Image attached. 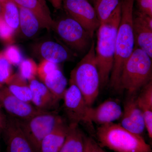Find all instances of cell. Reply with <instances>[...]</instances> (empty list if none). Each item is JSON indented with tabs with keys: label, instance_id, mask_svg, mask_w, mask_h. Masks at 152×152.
Here are the masks:
<instances>
[{
	"label": "cell",
	"instance_id": "obj_25",
	"mask_svg": "<svg viewBox=\"0 0 152 152\" xmlns=\"http://www.w3.org/2000/svg\"><path fill=\"white\" fill-rule=\"evenodd\" d=\"M121 2V0H96L94 7L100 24L106 22Z\"/></svg>",
	"mask_w": 152,
	"mask_h": 152
},
{
	"label": "cell",
	"instance_id": "obj_10",
	"mask_svg": "<svg viewBox=\"0 0 152 152\" xmlns=\"http://www.w3.org/2000/svg\"><path fill=\"white\" fill-rule=\"evenodd\" d=\"M0 107L2 108L12 118L27 120L44 111L40 110L31 103L26 102L14 96L7 87L0 88Z\"/></svg>",
	"mask_w": 152,
	"mask_h": 152
},
{
	"label": "cell",
	"instance_id": "obj_6",
	"mask_svg": "<svg viewBox=\"0 0 152 152\" xmlns=\"http://www.w3.org/2000/svg\"><path fill=\"white\" fill-rule=\"evenodd\" d=\"M17 120L36 152L39 151L40 145L44 138L66 122L53 111H42L27 120Z\"/></svg>",
	"mask_w": 152,
	"mask_h": 152
},
{
	"label": "cell",
	"instance_id": "obj_27",
	"mask_svg": "<svg viewBox=\"0 0 152 152\" xmlns=\"http://www.w3.org/2000/svg\"><path fill=\"white\" fill-rule=\"evenodd\" d=\"M12 65L7 59L3 52L0 53V88L7 84L13 75Z\"/></svg>",
	"mask_w": 152,
	"mask_h": 152
},
{
	"label": "cell",
	"instance_id": "obj_21",
	"mask_svg": "<svg viewBox=\"0 0 152 152\" xmlns=\"http://www.w3.org/2000/svg\"><path fill=\"white\" fill-rule=\"evenodd\" d=\"M6 84L15 96L26 102L31 103V92L29 84L19 73L13 74Z\"/></svg>",
	"mask_w": 152,
	"mask_h": 152
},
{
	"label": "cell",
	"instance_id": "obj_30",
	"mask_svg": "<svg viewBox=\"0 0 152 152\" xmlns=\"http://www.w3.org/2000/svg\"><path fill=\"white\" fill-rule=\"evenodd\" d=\"M14 33L15 31L6 23L2 14H0V39L6 43H12Z\"/></svg>",
	"mask_w": 152,
	"mask_h": 152
},
{
	"label": "cell",
	"instance_id": "obj_20",
	"mask_svg": "<svg viewBox=\"0 0 152 152\" xmlns=\"http://www.w3.org/2000/svg\"><path fill=\"white\" fill-rule=\"evenodd\" d=\"M137 102L142 113L145 129L150 139L152 138V88L146 87L137 94Z\"/></svg>",
	"mask_w": 152,
	"mask_h": 152
},
{
	"label": "cell",
	"instance_id": "obj_35",
	"mask_svg": "<svg viewBox=\"0 0 152 152\" xmlns=\"http://www.w3.org/2000/svg\"><path fill=\"white\" fill-rule=\"evenodd\" d=\"M39 1H40V2L44 6V7H45L46 8H48V5H47V3L46 2L45 0H39Z\"/></svg>",
	"mask_w": 152,
	"mask_h": 152
},
{
	"label": "cell",
	"instance_id": "obj_36",
	"mask_svg": "<svg viewBox=\"0 0 152 152\" xmlns=\"http://www.w3.org/2000/svg\"><path fill=\"white\" fill-rule=\"evenodd\" d=\"M90 2V3H91V4H94L95 1H96V0H88Z\"/></svg>",
	"mask_w": 152,
	"mask_h": 152
},
{
	"label": "cell",
	"instance_id": "obj_22",
	"mask_svg": "<svg viewBox=\"0 0 152 152\" xmlns=\"http://www.w3.org/2000/svg\"><path fill=\"white\" fill-rule=\"evenodd\" d=\"M84 136L79 126H69L65 140L59 152H83Z\"/></svg>",
	"mask_w": 152,
	"mask_h": 152
},
{
	"label": "cell",
	"instance_id": "obj_26",
	"mask_svg": "<svg viewBox=\"0 0 152 152\" xmlns=\"http://www.w3.org/2000/svg\"><path fill=\"white\" fill-rule=\"evenodd\" d=\"M19 75L28 81L36 78L37 75L38 65L32 59H25L19 65Z\"/></svg>",
	"mask_w": 152,
	"mask_h": 152
},
{
	"label": "cell",
	"instance_id": "obj_24",
	"mask_svg": "<svg viewBox=\"0 0 152 152\" xmlns=\"http://www.w3.org/2000/svg\"><path fill=\"white\" fill-rule=\"evenodd\" d=\"M1 4L3 18L7 24L15 31L19 28L20 25L18 7L13 0H8Z\"/></svg>",
	"mask_w": 152,
	"mask_h": 152
},
{
	"label": "cell",
	"instance_id": "obj_7",
	"mask_svg": "<svg viewBox=\"0 0 152 152\" xmlns=\"http://www.w3.org/2000/svg\"><path fill=\"white\" fill-rule=\"evenodd\" d=\"M52 29L74 53H85L91 46L93 37L81 25L68 16L54 20Z\"/></svg>",
	"mask_w": 152,
	"mask_h": 152
},
{
	"label": "cell",
	"instance_id": "obj_2",
	"mask_svg": "<svg viewBox=\"0 0 152 152\" xmlns=\"http://www.w3.org/2000/svg\"><path fill=\"white\" fill-rule=\"evenodd\" d=\"M121 2L106 22L98 28L97 42L95 47V58L100 86L110 81L113 66L117 31L121 20Z\"/></svg>",
	"mask_w": 152,
	"mask_h": 152
},
{
	"label": "cell",
	"instance_id": "obj_14",
	"mask_svg": "<svg viewBox=\"0 0 152 152\" xmlns=\"http://www.w3.org/2000/svg\"><path fill=\"white\" fill-rule=\"evenodd\" d=\"M137 94L129 95L125 100L120 124L128 131L142 136L145 126L142 113L137 103Z\"/></svg>",
	"mask_w": 152,
	"mask_h": 152
},
{
	"label": "cell",
	"instance_id": "obj_1",
	"mask_svg": "<svg viewBox=\"0 0 152 152\" xmlns=\"http://www.w3.org/2000/svg\"><path fill=\"white\" fill-rule=\"evenodd\" d=\"M135 0H121V20L117 31L113 66L110 81L114 89L119 91L123 67L135 48L132 21Z\"/></svg>",
	"mask_w": 152,
	"mask_h": 152
},
{
	"label": "cell",
	"instance_id": "obj_23",
	"mask_svg": "<svg viewBox=\"0 0 152 152\" xmlns=\"http://www.w3.org/2000/svg\"><path fill=\"white\" fill-rule=\"evenodd\" d=\"M18 7L20 13L19 28L26 37H32L41 28L39 22L31 12L23 7Z\"/></svg>",
	"mask_w": 152,
	"mask_h": 152
},
{
	"label": "cell",
	"instance_id": "obj_9",
	"mask_svg": "<svg viewBox=\"0 0 152 152\" xmlns=\"http://www.w3.org/2000/svg\"><path fill=\"white\" fill-rule=\"evenodd\" d=\"M70 86L64 94V108L69 121V126H79L85 122L86 115L87 105L83 95L76 85L69 83Z\"/></svg>",
	"mask_w": 152,
	"mask_h": 152
},
{
	"label": "cell",
	"instance_id": "obj_4",
	"mask_svg": "<svg viewBox=\"0 0 152 152\" xmlns=\"http://www.w3.org/2000/svg\"><path fill=\"white\" fill-rule=\"evenodd\" d=\"M152 58L142 49L135 47L123 67L120 78L119 91L135 94L152 81Z\"/></svg>",
	"mask_w": 152,
	"mask_h": 152
},
{
	"label": "cell",
	"instance_id": "obj_15",
	"mask_svg": "<svg viewBox=\"0 0 152 152\" xmlns=\"http://www.w3.org/2000/svg\"><path fill=\"white\" fill-rule=\"evenodd\" d=\"M37 52L43 60L59 64L73 59L75 53L68 47L52 41H45L37 47Z\"/></svg>",
	"mask_w": 152,
	"mask_h": 152
},
{
	"label": "cell",
	"instance_id": "obj_32",
	"mask_svg": "<svg viewBox=\"0 0 152 152\" xmlns=\"http://www.w3.org/2000/svg\"><path fill=\"white\" fill-rule=\"evenodd\" d=\"M139 12L152 17V0H136Z\"/></svg>",
	"mask_w": 152,
	"mask_h": 152
},
{
	"label": "cell",
	"instance_id": "obj_11",
	"mask_svg": "<svg viewBox=\"0 0 152 152\" xmlns=\"http://www.w3.org/2000/svg\"><path fill=\"white\" fill-rule=\"evenodd\" d=\"M4 132L7 152H36L17 119L6 118Z\"/></svg>",
	"mask_w": 152,
	"mask_h": 152
},
{
	"label": "cell",
	"instance_id": "obj_38",
	"mask_svg": "<svg viewBox=\"0 0 152 152\" xmlns=\"http://www.w3.org/2000/svg\"><path fill=\"white\" fill-rule=\"evenodd\" d=\"M7 1H8V0H0V2H1V3H2L3 2H5Z\"/></svg>",
	"mask_w": 152,
	"mask_h": 152
},
{
	"label": "cell",
	"instance_id": "obj_3",
	"mask_svg": "<svg viewBox=\"0 0 152 152\" xmlns=\"http://www.w3.org/2000/svg\"><path fill=\"white\" fill-rule=\"evenodd\" d=\"M96 136L101 146L115 152H152L151 146L142 136L128 131L120 124L99 126Z\"/></svg>",
	"mask_w": 152,
	"mask_h": 152
},
{
	"label": "cell",
	"instance_id": "obj_19",
	"mask_svg": "<svg viewBox=\"0 0 152 152\" xmlns=\"http://www.w3.org/2000/svg\"><path fill=\"white\" fill-rule=\"evenodd\" d=\"M42 82L58 102L63 99L67 89V80L60 69L49 74Z\"/></svg>",
	"mask_w": 152,
	"mask_h": 152
},
{
	"label": "cell",
	"instance_id": "obj_8",
	"mask_svg": "<svg viewBox=\"0 0 152 152\" xmlns=\"http://www.w3.org/2000/svg\"><path fill=\"white\" fill-rule=\"evenodd\" d=\"M62 5L68 16L77 22L93 37L100 23L92 4L88 0H63Z\"/></svg>",
	"mask_w": 152,
	"mask_h": 152
},
{
	"label": "cell",
	"instance_id": "obj_17",
	"mask_svg": "<svg viewBox=\"0 0 152 152\" xmlns=\"http://www.w3.org/2000/svg\"><path fill=\"white\" fill-rule=\"evenodd\" d=\"M17 5L31 12L38 19L41 28L51 29L53 20L49 8L43 5L39 0H13Z\"/></svg>",
	"mask_w": 152,
	"mask_h": 152
},
{
	"label": "cell",
	"instance_id": "obj_34",
	"mask_svg": "<svg viewBox=\"0 0 152 152\" xmlns=\"http://www.w3.org/2000/svg\"><path fill=\"white\" fill-rule=\"evenodd\" d=\"M1 108L0 107V134L2 132L3 129L5 124L6 118L4 116L1 111Z\"/></svg>",
	"mask_w": 152,
	"mask_h": 152
},
{
	"label": "cell",
	"instance_id": "obj_12",
	"mask_svg": "<svg viewBox=\"0 0 152 152\" xmlns=\"http://www.w3.org/2000/svg\"><path fill=\"white\" fill-rule=\"evenodd\" d=\"M121 106L116 100L109 99L96 107H88L85 122L102 125L114 123L122 116Z\"/></svg>",
	"mask_w": 152,
	"mask_h": 152
},
{
	"label": "cell",
	"instance_id": "obj_31",
	"mask_svg": "<svg viewBox=\"0 0 152 152\" xmlns=\"http://www.w3.org/2000/svg\"><path fill=\"white\" fill-rule=\"evenodd\" d=\"M83 152H106L91 137L85 135Z\"/></svg>",
	"mask_w": 152,
	"mask_h": 152
},
{
	"label": "cell",
	"instance_id": "obj_13",
	"mask_svg": "<svg viewBox=\"0 0 152 152\" xmlns=\"http://www.w3.org/2000/svg\"><path fill=\"white\" fill-rule=\"evenodd\" d=\"M135 47L142 49L152 58V17L138 11L133 14Z\"/></svg>",
	"mask_w": 152,
	"mask_h": 152
},
{
	"label": "cell",
	"instance_id": "obj_37",
	"mask_svg": "<svg viewBox=\"0 0 152 152\" xmlns=\"http://www.w3.org/2000/svg\"><path fill=\"white\" fill-rule=\"evenodd\" d=\"M2 6L1 3L0 2V14L2 13Z\"/></svg>",
	"mask_w": 152,
	"mask_h": 152
},
{
	"label": "cell",
	"instance_id": "obj_28",
	"mask_svg": "<svg viewBox=\"0 0 152 152\" xmlns=\"http://www.w3.org/2000/svg\"><path fill=\"white\" fill-rule=\"evenodd\" d=\"M3 53L12 65H19L23 60L21 52L16 46L12 45L9 46Z\"/></svg>",
	"mask_w": 152,
	"mask_h": 152
},
{
	"label": "cell",
	"instance_id": "obj_5",
	"mask_svg": "<svg viewBox=\"0 0 152 152\" xmlns=\"http://www.w3.org/2000/svg\"><path fill=\"white\" fill-rule=\"evenodd\" d=\"M69 83L77 86L87 105L92 107L99 96L100 87L94 41L86 54L71 72Z\"/></svg>",
	"mask_w": 152,
	"mask_h": 152
},
{
	"label": "cell",
	"instance_id": "obj_29",
	"mask_svg": "<svg viewBox=\"0 0 152 152\" xmlns=\"http://www.w3.org/2000/svg\"><path fill=\"white\" fill-rule=\"evenodd\" d=\"M58 69L59 67L58 64L43 60L38 65L37 75L42 82L48 75Z\"/></svg>",
	"mask_w": 152,
	"mask_h": 152
},
{
	"label": "cell",
	"instance_id": "obj_16",
	"mask_svg": "<svg viewBox=\"0 0 152 152\" xmlns=\"http://www.w3.org/2000/svg\"><path fill=\"white\" fill-rule=\"evenodd\" d=\"M31 92V103L37 108L44 111H51L58 102L42 82L34 79L29 81Z\"/></svg>",
	"mask_w": 152,
	"mask_h": 152
},
{
	"label": "cell",
	"instance_id": "obj_18",
	"mask_svg": "<svg viewBox=\"0 0 152 152\" xmlns=\"http://www.w3.org/2000/svg\"><path fill=\"white\" fill-rule=\"evenodd\" d=\"M69 126L65 122L44 138L38 152H59L65 140Z\"/></svg>",
	"mask_w": 152,
	"mask_h": 152
},
{
	"label": "cell",
	"instance_id": "obj_33",
	"mask_svg": "<svg viewBox=\"0 0 152 152\" xmlns=\"http://www.w3.org/2000/svg\"><path fill=\"white\" fill-rule=\"evenodd\" d=\"M55 9L59 10L62 6L63 0H49Z\"/></svg>",
	"mask_w": 152,
	"mask_h": 152
}]
</instances>
